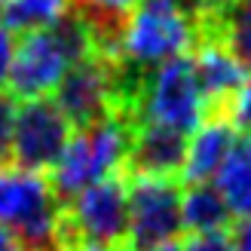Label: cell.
Wrapping results in <instances>:
<instances>
[{
  "instance_id": "cell-1",
  "label": "cell",
  "mask_w": 251,
  "mask_h": 251,
  "mask_svg": "<svg viewBox=\"0 0 251 251\" xmlns=\"http://www.w3.org/2000/svg\"><path fill=\"white\" fill-rule=\"evenodd\" d=\"M98 52V31L86 16L61 19L55 28L37 31L22 37L16 43L9 65V95L31 101V98H49L55 92L61 77L71 71V65Z\"/></svg>"
},
{
  "instance_id": "cell-2",
  "label": "cell",
  "mask_w": 251,
  "mask_h": 251,
  "mask_svg": "<svg viewBox=\"0 0 251 251\" xmlns=\"http://www.w3.org/2000/svg\"><path fill=\"white\" fill-rule=\"evenodd\" d=\"M196 37H202V19L196 9L181 0H141L117 28V65L153 71L187 55L196 46Z\"/></svg>"
},
{
  "instance_id": "cell-3",
  "label": "cell",
  "mask_w": 251,
  "mask_h": 251,
  "mask_svg": "<svg viewBox=\"0 0 251 251\" xmlns=\"http://www.w3.org/2000/svg\"><path fill=\"white\" fill-rule=\"evenodd\" d=\"M132 129L123 114H107L77 135H71L61 156L49 169V187L58 199H74L80 190L98 181L117 178L120 169L129 162Z\"/></svg>"
},
{
  "instance_id": "cell-4",
  "label": "cell",
  "mask_w": 251,
  "mask_h": 251,
  "mask_svg": "<svg viewBox=\"0 0 251 251\" xmlns=\"http://www.w3.org/2000/svg\"><path fill=\"white\" fill-rule=\"evenodd\" d=\"M61 221V199L40 172L0 162V227L28 251H65Z\"/></svg>"
},
{
  "instance_id": "cell-5",
  "label": "cell",
  "mask_w": 251,
  "mask_h": 251,
  "mask_svg": "<svg viewBox=\"0 0 251 251\" xmlns=\"http://www.w3.org/2000/svg\"><path fill=\"white\" fill-rule=\"evenodd\" d=\"M138 123L190 135L208 117V98L202 95L193 74V61L181 55L144 74L135 92Z\"/></svg>"
},
{
  "instance_id": "cell-6",
  "label": "cell",
  "mask_w": 251,
  "mask_h": 251,
  "mask_svg": "<svg viewBox=\"0 0 251 251\" xmlns=\"http://www.w3.org/2000/svg\"><path fill=\"white\" fill-rule=\"evenodd\" d=\"M126 230H129V199L123 178L98 181L68 199L61 221V242L68 251L80 245L120 248L126 245Z\"/></svg>"
},
{
  "instance_id": "cell-7",
  "label": "cell",
  "mask_w": 251,
  "mask_h": 251,
  "mask_svg": "<svg viewBox=\"0 0 251 251\" xmlns=\"http://www.w3.org/2000/svg\"><path fill=\"white\" fill-rule=\"evenodd\" d=\"M126 199H129L126 251L175 242V236L181 233V187L175 184V178L132 175V181L126 184Z\"/></svg>"
},
{
  "instance_id": "cell-8",
  "label": "cell",
  "mask_w": 251,
  "mask_h": 251,
  "mask_svg": "<svg viewBox=\"0 0 251 251\" xmlns=\"http://www.w3.org/2000/svg\"><path fill=\"white\" fill-rule=\"evenodd\" d=\"M74 126L68 117L55 107L52 98H31L16 107L12 120V135H9V162L22 169L43 172L52 169V162L61 156L65 144L71 141Z\"/></svg>"
},
{
  "instance_id": "cell-9",
  "label": "cell",
  "mask_w": 251,
  "mask_h": 251,
  "mask_svg": "<svg viewBox=\"0 0 251 251\" xmlns=\"http://www.w3.org/2000/svg\"><path fill=\"white\" fill-rule=\"evenodd\" d=\"M117 61L95 52L89 58L71 65V71L55 86V107L68 117L71 126H89L107 114H114L120 104V80H117Z\"/></svg>"
},
{
  "instance_id": "cell-10",
  "label": "cell",
  "mask_w": 251,
  "mask_h": 251,
  "mask_svg": "<svg viewBox=\"0 0 251 251\" xmlns=\"http://www.w3.org/2000/svg\"><path fill=\"white\" fill-rule=\"evenodd\" d=\"M187 153V135L162 129V126L138 123L132 129L129 162L132 175H150V178H175L181 175Z\"/></svg>"
},
{
  "instance_id": "cell-11",
  "label": "cell",
  "mask_w": 251,
  "mask_h": 251,
  "mask_svg": "<svg viewBox=\"0 0 251 251\" xmlns=\"http://www.w3.org/2000/svg\"><path fill=\"white\" fill-rule=\"evenodd\" d=\"M236 126L218 110L208 114L196 129L187 135V153L181 166V178L187 184H211L215 172L221 169L224 156L230 153V147L236 141Z\"/></svg>"
},
{
  "instance_id": "cell-12",
  "label": "cell",
  "mask_w": 251,
  "mask_h": 251,
  "mask_svg": "<svg viewBox=\"0 0 251 251\" xmlns=\"http://www.w3.org/2000/svg\"><path fill=\"white\" fill-rule=\"evenodd\" d=\"M193 74H196V83L202 95L208 98V104H218L224 107L230 98L248 83V68L236 58L227 43H221L218 37H208L202 43H196V52H193Z\"/></svg>"
},
{
  "instance_id": "cell-13",
  "label": "cell",
  "mask_w": 251,
  "mask_h": 251,
  "mask_svg": "<svg viewBox=\"0 0 251 251\" xmlns=\"http://www.w3.org/2000/svg\"><path fill=\"white\" fill-rule=\"evenodd\" d=\"M211 187L221 193L230 218L251 221V132L236 135L230 153L211 178Z\"/></svg>"
},
{
  "instance_id": "cell-14",
  "label": "cell",
  "mask_w": 251,
  "mask_h": 251,
  "mask_svg": "<svg viewBox=\"0 0 251 251\" xmlns=\"http://www.w3.org/2000/svg\"><path fill=\"white\" fill-rule=\"evenodd\" d=\"M202 28L251 71V0H224L202 16Z\"/></svg>"
},
{
  "instance_id": "cell-15",
  "label": "cell",
  "mask_w": 251,
  "mask_h": 251,
  "mask_svg": "<svg viewBox=\"0 0 251 251\" xmlns=\"http://www.w3.org/2000/svg\"><path fill=\"white\" fill-rule=\"evenodd\" d=\"M230 224V211L221 193L211 184H190L181 193V230L190 236L224 233Z\"/></svg>"
},
{
  "instance_id": "cell-16",
  "label": "cell",
  "mask_w": 251,
  "mask_h": 251,
  "mask_svg": "<svg viewBox=\"0 0 251 251\" xmlns=\"http://www.w3.org/2000/svg\"><path fill=\"white\" fill-rule=\"evenodd\" d=\"M74 0H3L0 3V19L12 34H37L55 28L61 19L71 16Z\"/></svg>"
},
{
  "instance_id": "cell-17",
  "label": "cell",
  "mask_w": 251,
  "mask_h": 251,
  "mask_svg": "<svg viewBox=\"0 0 251 251\" xmlns=\"http://www.w3.org/2000/svg\"><path fill=\"white\" fill-rule=\"evenodd\" d=\"M77 3L83 9V16L95 25V31L101 34L104 28L107 31H117L120 22L129 16L141 0H77Z\"/></svg>"
},
{
  "instance_id": "cell-18",
  "label": "cell",
  "mask_w": 251,
  "mask_h": 251,
  "mask_svg": "<svg viewBox=\"0 0 251 251\" xmlns=\"http://www.w3.org/2000/svg\"><path fill=\"white\" fill-rule=\"evenodd\" d=\"M221 114L236 126V132H251V80L221 107Z\"/></svg>"
},
{
  "instance_id": "cell-19",
  "label": "cell",
  "mask_w": 251,
  "mask_h": 251,
  "mask_svg": "<svg viewBox=\"0 0 251 251\" xmlns=\"http://www.w3.org/2000/svg\"><path fill=\"white\" fill-rule=\"evenodd\" d=\"M12 120H16V98L6 89H0V162L9 153V135H12Z\"/></svg>"
},
{
  "instance_id": "cell-20",
  "label": "cell",
  "mask_w": 251,
  "mask_h": 251,
  "mask_svg": "<svg viewBox=\"0 0 251 251\" xmlns=\"http://www.w3.org/2000/svg\"><path fill=\"white\" fill-rule=\"evenodd\" d=\"M181 251H233V242H230V233H202V236H190Z\"/></svg>"
},
{
  "instance_id": "cell-21",
  "label": "cell",
  "mask_w": 251,
  "mask_h": 251,
  "mask_svg": "<svg viewBox=\"0 0 251 251\" xmlns=\"http://www.w3.org/2000/svg\"><path fill=\"white\" fill-rule=\"evenodd\" d=\"M12 52H16V34H12L3 19H0V86H6L9 77V65H12Z\"/></svg>"
},
{
  "instance_id": "cell-22",
  "label": "cell",
  "mask_w": 251,
  "mask_h": 251,
  "mask_svg": "<svg viewBox=\"0 0 251 251\" xmlns=\"http://www.w3.org/2000/svg\"><path fill=\"white\" fill-rule=\"evenodd\" d=\"M233 251H251V221H239V227L230 233Z\"/></svg>"
},
{
  "instance_id": "cell-23",
  "label": "cell",
  "mask_w": 251,
  "mask_h": 251,
  "mask_svg": "<svg viewBox=\"0 0 251 251\" xmlns=\"http://www.w3.org/2000/svg\"><path fill=\"white\" fill-rule=\"evenodd\" d=\"M0 251H28V248H25V245H22V242H19L9 230L0 227Z\"/></svg>"
},
{
  "instance_id": "cell-24",
  "label": "cell",
  "mask_w": 251,
  "mask_h": 251,
  "mask_svg": "<svg viewBox=\"0 0 251 251\" xmlns=\"http://www.w3.org/2000/svg\"><path fill=\"white\" fill-rule=\"evenodd\" d=\"M141 251H181L178 242H162V245H153V248H141Z\"/></svg>"
},
{
  "instance_id": "cell-25",
  "label": "cell",
  "mask_w": 251,
  "mask_h": 251,
  "mask_svg": "<svg viewBox=\"0 0 251 251\" xmlns=\"http://www.w3.org/2000/svg\"><path fill=\"white\" fill-rule=\"evenodd\" d=\"M181 3H187L190 9H196V12H199V19H202V12H205V3H208V0H181Z\"/></svg>"
},
{
  "instance_id": "cell-26",
  "label": "cell",
  "mask_w": 251,
  "mask_h": 251,
  "mask_svg": "<svg viewBox=\"0 0 251 251\" xmlns=\"http://www.w3.org/2000/svg\"><path fill=\"white\" fill-rule=\"evenodd\" d=\"M74 251H120V248H98V245H80V248H74Z\"/></svg>"
},
{
  "instance_id": "cell-27",
  "label": "cell",
  "mask_w": 251,
  "mask_h": 251,
  "mask_svg": "<svg viewBox=\"0 0 251 251\" xmlns=\"http://www.w3.org/2000/svg\"><path fill=\"white\" fill-rule=\"evenodd\" d=\"M218 3H224V0H208V3H205V12H208L211 6H218ZM205 12H202V16H205Z\"/></svg>"
},
{
  "instance_id": "cell-28",
  "label": "cell",
  "mask_w": 251,
  "mask_h": 251,
  "mask_svg": "<svg viewBox=\"0 0 251 251\" xmlns=\"http://www.w3.org/2000/svg\"><path fill=\"white\" fill-rule=\"evenodd\" d=\"M0 3H3V0H0Z\"/></svg>"
}]
</instances>
